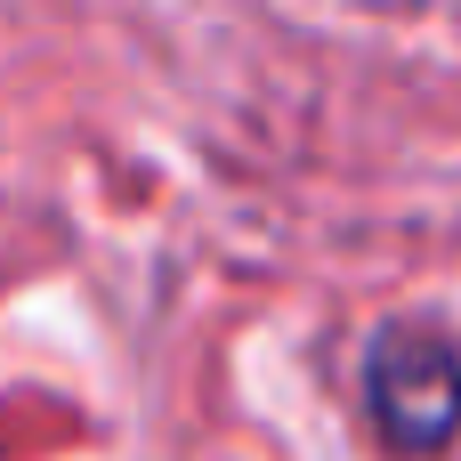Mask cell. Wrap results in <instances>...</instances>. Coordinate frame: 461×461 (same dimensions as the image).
Returning a JSON list of instances; mask_svg holds the SVG:
<instances>
[{
  "instance_id": "obj_1",
  "label": "cell",
  "mask_w": 461,
  "mask_h": 461,
  "mask_svg": "<svg viewBox=\"0 0 461 461\" xmlns=\"http://www.w3.org/2000/svg\"><path fill=\"white\" fill-rule=\"evenodd\" d=\"M365 405H373V421H381L389 446H405V454L446 446L454 421H461V357H454V340L429 332V324H389V332L373 340V357H365Z\"/></svg>"
}]
</instances>
